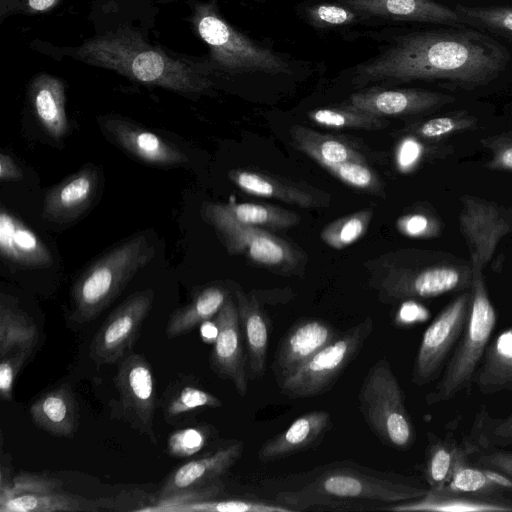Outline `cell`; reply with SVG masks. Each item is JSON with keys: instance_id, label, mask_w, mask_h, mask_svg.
Returning <instances> with one entry per match:
<instances>
[{"instance_id": "cell-1", "label": "cell", "mask_w": 512, "mask_h": 512, "mask_svg": "<svg viewBox=\"0 0 512 512\" xmlns=\"http://www.w3.org/2000/svg\"><path fill=\"white\" fill-rule=\"evenodd\" d=\"M510 60L505 46L472 29L401 36L376 58L356 67L353 83L444 81L463 88L488 84Z\"/></svg>"}, {"instance_id": "cell-2", "label": "cell", "mask_w": 512, "mask_h": 512, "mask_svg": "<svg viewBox=\"0 0 512 512\" xmlns=\"http://www.w3.org/2000/svg\"><path fill=\"white\" fill-rule=\"evenodd\" d=\"M64 51L65 55L87 65L184 96H199L213 88L203 67L169 55L127 26L96 35Z\"/></svg>"}, {"instance_id": "cell-3", "label": "cell", "mask_w": 512, "mask_h": 512, "mask_svg": "<svg viewBox=\"0 0 512 512\" xmlns=\"http://www.w3.org/2000/svg\"><path fill=\"white\" fill-rule=\"evenodd\" d=\"M415 479L371 469L350 461L319 466L275 495L291 512L340 509L361 504L393 505L426 494ZM384 509V508H383Z\"/></svg>"}, {"instance_id": "cell-4", "label": "cell", "mask_w": 512, "mask_h": 512, "mask_svg": "<svg viewBox=\"0 0 512 512\" xmlns=\"http://www.w3.org/2000/svg\"><path fill=\"white\" fill-rule=\"evenodd\" d=\"M154 256L155 247L144 233L113 247L75 282L71 319L82 324L100 315Z\"/></svg>"}, {"instance_id": "cell-5", "label": "cell", "mask_w": 512, "mask_h": 512, "mask_svg": "<svg viewBox=\"0 0 512 512\" xmlns=\"http://www.w3.org/2000/svg\"><path fill=\"white\" fill-rule=\"evenodd\" d=\"M188 20L208 47L212 68L227 74L292 73L284 58L257 45L228 23L214 2H194Z\"/></svg>"}, {"instance_id": "cell-6", "label": "cell", "mask_w": 512, "mask_h": 512, "mask_svg": "<svg viewBox=\"0 0 512 512\" xmlns=\"http://www.w3.org/2000/svg\"><path fill=\"white\" fill-rule=\"evenodd\" d=\"M471 307L465 328L441 379L426 395L429 405L451 400L469 389L497 324V312L490 300L483 273H472Z\"/></svg>"}, {"instance_id": "cell-7", "label": "cell", "mask_w": 512, "mask_h": 512, "mask_svg": "<svg viewBox=\"0 0 512 512\" xmlns=\"http://www.w3.org/2000/svg\"><path fill=\"white\" fill-rule=\"evenodd\" d=\"M357 398L365 422L381 442L400 451L413 446L415 428L386 356L369 368Z\"/></svg>"}, {"instance_id": "cell-8", "label": "cell", "mask_w": 512, "mask_h": 512, "mask_svg": "<svg viewBox=\"0 0 512 512\" xmlns=\"http://www.w3.org/2000/svg\"><path fill=\"white\" fill-rule=\"evenodd\" d=\"M469 261L448 252L422 251L417 262L392 268L380 282L383 301L427 299L469 290Z\"/></svg>"}, {"instance_id": "cell-9", "label": "cell", "mask_w": 512, "mask_h": 512, "mask_svg": "<svg viewBox=\"0 0 512 512\" xmlns=\"http://www.w3.org/2000/svg\"><path fill=\"white\" fill-rule=\"evenodd\" d=\"M209 223L231 254H244L257 264L279 273H289L300 265L299 251L265 229L236 220L226 203L208 202L202 206Z\"/></svg>"}, {"instance_id": "cell-10", "label": "cell", "mask_w": 512, "mask_h": 512, "mask_svg": "<svg viewBox=\"0 0 512 512\" xmlns=\"http://www.w3.org/2000/svg\"><path fill=\"white\" fill-rule=\"evenodd\" d=\"M374 329L372 318L352 326L320 349L278 386L291 399L321 395L332 388Z\"/></svg>"}, {"instance_id": "cell-11", "label": "cell", "mask_w": 512, "mask_h": 512, "mask_svg": "<svg viewBox=\"0 0 512 512\" xmlns=\"http://www.w3.org/2000/svg\"><path fill=\"white\" fill-rule=\"evenodd\" d=\"M470 289L461 292L433 319L422 335L411 381L423 386L435 380L459 341L469 317Z\"/></svg>"}, {"instance_id": "cell-12", "label": "cell", "mask_w": 512, "mask_h": 512, "mask_svg": "<svg viewBox=\"0 0 512 512\" xmlns=\"http://www.w3.org/2000/svg\"><path fill=\"white\" fill-rule=\"evenodd\" d=\"M460 231L467 243L472 273H483L499 241L512 232V208L480 197L460 199Z\"/></svg>"}, {"instance_id": "cell-13", "label": "cell", "mask_w": 512, "mask_h": 512, "mask_svg": "<svg viewBox=\"0 0 512 512\" xmlns=\"http://www.w3.org/2000/svg\"><path fill=\"white\" fill-rule=\"evenodd\" d=\"M154 301V291H138L119 305L94 335L89 349L97 366L118 362L133 346Z\"/></svg>"}, {"instance_id": "cell-14", "label": "cell", "mask_w": 512, "mask_h": 512, "mask_svg": "<svg viewBox=\"0 0 512 512\" xmlns=\"http://www.w3.org/2000/svg\"><path fill=\"white\" fill-rule=\"evenodd\" d=\"M123 412L131 425L157 443L153 429L156 405L154 376L141 354H130L119 365L115 378Z\"/></svg>"}, {"instance_id": "cell-15", "label": "cell", "mask_w": 512, "mask_h": 512, "mask_svg": "<svg viewBox=\"0 0 512 512\" xmlns=\"http://www.w3.org/2000/svg\"><path fill=\"white\" fill-rule=\"evenodd\" d=\"M218 336L210 353L211 369L222 379L230 380L237 393L245 396L249 374L246 368L247 354L243 347L237 304L229 296L214 318Z\"/></svg>"}, {"instance_id": "cell-16", "label": "cell", "mask_w": 512, "mask_h": 512, "mask_svg": "<svg viewBox=\"0 0 512 512\" xmlns=\"http://www.w3.org/2000/svg\"><path fill=\"white\" fill-rule=\"evenodd\" d=\"M337 336L336 329L326 320L311 317L298 319L283 335L274 354L271 370L277 384Z\"/></svg>"}, {"instance_id": "cell-17", "label": "cell", "mask_w": 512, "mask_h": 512, "mask_svg": "<svg viewBox=\"0 0 512 512\" xmlns=\"http://www.w3.org/2000/svg\"><path fill=\"white\" fill-rule=\"evenodd\" d=\"M451 95L422 89H380L377 87L351 94L344 105L378 116H409L451 104Z\"/></svg>"}, {"instance_id": "cell-18", "label": "cell", "mask_w": 512, "mask_h": 512, "mask_svg": "<svg viewBox=\"0 0 512 512\" xmlns=\"http://www.w3.org/2000/svg\"><path fill=\"white\" fill-rule=\"evenodd\" d=\"M103 131L114 143L136 159L155 166L175 167L188 164V156L159 135L114 116L100 120Z\"/></svg>"}, {"instance_id": "cell-19", "label": "cell", "mask_w": 512, "mask_h": 512, "mask_svg": "<svg viewBox=\"0 0 512 512\" xmlns=\"http://www.w3.org/2000/svg\"><path fill=\"white\" fill-rule=\"evenodd\" d=\"M100 188V172L87 165L50 188L43 200L42 217L64 224L81 217L93 204Z\"/></svg>"}, {"instance_id": "cell-20", "label": "cell", "mask_w": 512, "mask_h": 512, "mask_svg": "<svg viewBox=\"0 0 512 512\" xmlns=\"http://www.w3.org/2000/svg\"><path fill=\"white\" fill-rule=\"evenodd\" d=\"M384 510L396 512H512V500L502 495L428 488L422 497L390 505Z\"/></svg>"}, {"instance_id": "cell-21", "label": "cell", "mask_w": 512, "mask_h": 512, "mask_svg": "<svg viewBox=\"0 0 512 512\" xmlns=\"http://www.w3.org/2000/svg\"><path fill=\"white\" fill-rule=\"evenodd\" d=\"M331 427L329 412L315 410L305 413L284 431L264 442L258 451V459L267 463L308 450L320 442Z\"/></svg>"}, {"instance_id": "cell-22", "label": "cell", "mask_w": 512, "mask_h": 512, "mask_svg": "<svg viewBox=\"0 0 512 512\" xmlns=\"http://www.w3.org/2000/svg\"><path fill=\"white\" fill-rule=\"evenodd\" d=\"M242 442H235L199 459L191 460L174 470L162 485L159 497L194 489L217 481L240 459Z\"/></svg>"}, {"instance_id": "cell-23", "label": "cell", "mask_w": 512, "mask_h": 512, "mask_svg": "<svg viewBox=\"0 0 512 512\" xmlns=\"http://www.w3.org/2000/svg\"><path fill=\"white\" fill-rule=\"evenodd\" d=\"M359 14L427 23H465L456 9L433 0H341Z\"/></svg>"}, {"instance_id": "cell-24", "label": "cell", "mask_w": 512, "mask_h": 512, "mask_svg": "<svg viewBox=\"0 0 512 512\" xmlns=\"http://www.w3.org/2000/svg\"><path fill=\"white\" fill-rule=\"evenodd\" d=\"M28 100L38 122L53 139H61L69 129L64 81L49 73L36 74L29 82Z\"/></svg>"}, {"instance_id": "cell-25", "label": "cell", "mask_w": 512, "mask_h": 512, "mask_svg": "<svg viewBox=\"0 0 512 512\" xmlns=\"http://www.w3.org/2000/svg\"><path fill=\"white\" fill-rule=\"evenodd\" d=\"M0 252L7 261L26 268L53 263L49 248L38 235L5 209L0 212Z\"/></svg>"}, {"instance_id": "cell-26", "label": "cell", "mask_w": 512, "mask_h": 512, "mask_svg": "<svg viewBox=\"0 0 512 512\" xmlns=\"http://www.w3.org/2000/svg\"><path fill=\"white\" fill-rule=\"evenodd\" d=\"M241 331L246 345L249 378H261L266 371L269 345L268 318L254 295L235 291Z\"/></svg>"}, {"instance_id": "cell-27", "label": "cell", "mask_w": 512, "mask_h": 512, "mask_svg": "<svg viewBox=\"0 0 512 512\" xmlns=\"http://www.w3.org/2000/svg\"><path fill=\"white\" fill-rule=\"evenodd\" d=\"M472 383L483 394L512 391V326L489 342Z\"/></svg>"}, {"instance_id": "cell-28", "label": "cell", "mask_w": 512, "mask_h": 512, "mask_svg": "<svg viewBox=\"0 0 512 512\" xmlns=\"http://www.w3.org/2000/svg\"><path fill=\"white\" fill-rule=\"evenodd\" d=\"M34 423L59 437H72L77 427V406L72 390L62 385L39 397L30 407Z\"/></svg>"}, {"instance_id": "cell-29", "label": "cell", "mask_w": 512, "mask_h": 512, "mask_svg": "<svg viewBox=\"0 0 512 512\" xmlns=\"http://www.w3.org/2000/svg\"><path fill=\"white\" fill-rule=\"evenodd\" d=\"M228 175L236 186L248 194L274 198L304 208L317 206L314 195L295 183L246 169L231 170Z\"/></svg>"}, {"instance_id": "cell-30", "label": "cell", "mask_w": 512, "mask_h": 512, "mask_svg": "<svg viewBox=\"0 0 512 512\" xmlns=\"http://www.w3.org/2000/svg\"><path fill=\"white\" fill-rule=\"evenodd\" d=\"M290 136L294 146L320 166L350 161L366 162L365 156L344 139L321 134L300 125L291 127Z\"/></svg>"}, {"instance_id": "cell-31", "label": "cell", "mask_w": 512, "mask_h": 512, "mask_svg": "<svg viewBox=\"0 0 512 512\" xmlns=\"http://www.w3.org/2000/svg\"><path fill=\"white\" fill-rule=\"evenodd\" d=\"M468 454L458 459L450 478L441 488L454 492L486 495L512 492V477L496 469L470 464Z\"/></svg>"}, {"instance_id": "cell-32", "label": "cell", "mask_w": 512, "mask_h": 512, "mask_svg": "<svg viewBox=\"0 0 512 512\" xmlns=\"http://www.w3.org/2000/svg\"><path fill=\"white\" fill-rule=\"evenodd\" d=\"M229 296V293L220 286L202 289L190 303L172 313L166 325L167 338L181 336L215 317Z\"/></svg>"}, {"instance_id": "cell-33", "label": "cell", "mask_w": 512, "mask_h": 512, "mask_svg": "<svg viewBox=\"0 0 512 512\" xmlns=\"http://www.w3.org/2000/svg\"><path fill=\"white\" fill-rule=\"evenodd\" d=\"M99 510L97 501L62 490L22 494L0 501L1 512H95Z\"/></svg>"}, {"instance_id": "cell-34", "label": "cell", "mask_w": 512, "mask_h": 512, "mask_svg": "<svg viewBox=\"0 0 512 512\" xmlns=\"http://www.w3.org/2000/svg\"><path fill=\"white\" fill-rule=\"evenodd\" d=\"M39 339L37 326L2 294L0 301V356L16 349L32 352Z\"/></svg>"}, {"instance_id": "cell-35", "label": "cell", "mask_w": 512, "mask_h": 512, "mask_svg": "<svg viewBox=\"0 0 512 512\" xmlns=\"http://www.w3.org/2000/svg\"><path fill=\"white\" fill-rule=\"evenodd\" d=\"M468 453L452 440H443L429 433L425 454L424 476L428 488L443 487L451 476L458 459Z\"/></svg>"}, {"instance_id": "cell-36", "label": "cell", "mask_w": 512, "mask_h": 512, "mask_svg": "<svg viewBox=\"0 0 512 512\" xmlns=\"http://www.w3.org/2000/svg\"><path fill=\"white\" fill-rule=\"evenodd\" d=\"M226 206L241 223L260 228L287 229L297 225L299 215L293 211L262 203H237L231 199Z\"/></svg>"}, {"instance_id": "cell-37", "label": "cell", "mask_w": 512, "mask_h": 512, "mask_svg": "<svg viewBox=\"0 0 512 512\" xmlns=\"http://www.w3.org/2000/svg\"><path fill=\"white\" fill-rule=\"evenodd\" d=\"M477 126V118L474 115L466 110H459L414 123L409 127V130L420 140L436 142L445 140L457 133L474 130Z\"/></svg>"}, {"instance_id": "cell-38", "label": "cell", "mask_w": 512, "mask_h": 512, "mask_svg": "<svg viewBox=\"0 0 512 512\" xmlns=\"http://www.w3.org/2000/svg\"><path fill=\"white\" fill-rule=\"evenodd\" d=\"M308 117L320 126L335 129L375 130L384 128L388 124L384 117H378L347 105L314 109L308 113Z\"/></svg>"}, {"instance_id": "cell-39", "label": "cell", "mask_w": 512, "mask_h": 512, "mask_svg": "<svg viewBox=\"0 0 512 512\" xmlns=\"http://www.w3.org/2000/svg\"><path fill=\"white\" fill-rule=\"evenodd\" d=\"M165 512H291L278 502L209 498L168 507Z\"/></svg>"}, {"instance_id": "cell-40", "label": "cell", "mask_w": 512, "mask_h": 512, "mask_svg": "<svg viewBox=\"0 0 512 512\" xmlns=\"http://www.w3.org/2000/svg\"><path fill=\"white\" fill-rule=\"evenodd\" d=\"M372 216L371 209H364L337 219L323 228L321 239L332 248L343 249L365 234Z\"/></svg>"}, {"instance_id": "cell-41", "label": "cell", "mask_w": 512, "mask_h": 512, "mask_svg": "<svg viewBox=\"0 0 512 512\" xmlns=\"http://www.w3.org/2000/svg\"><path fill=\"white\" fill-rule=\"evenodd\" d=\"M322 167L352 188L370 193H379L382 188L379 177L366 162L328 163Z\"/></svg>"}, {"instance_id": "cell-42", "label": "cell", "mask_w": 512, "mask_h": 512, "mask_svg": "<svg viewBox=\"0 0 512 512\" xmlns=\"http://www.w3.org/2000/svg\"><path fill=\"white\" fill-rule=\"evenodd\" d=\"M455 9L465 23L512 33V7H479L458 4Z\"/></svg>"}, {"instance_id": "cell-43", "label": "cell", "mask_w": 512, "mask_h": 512, "mask_svg": "<svg viewBox=\"0 0 512 512\" xmlns=\"http://www.w3.org/2000/svg\"><path fill=\"white\" fill-rule=\"evenodd\" d=\"M222 401L215 395L193 386L183 387L164 408L166 419L176 418L200 408H218Z\"/></svg>"}, {"instance_id": "cell-44", "label": "cell", "mask_w": 512, "mask_h": 512, "mask_svg": "<svg viewBox=\"0 0 512 512\" xmlns=\"http://www.w3.org/2000/svg\"><path fill=\"white\" fill-rule=\"evenodd\" d=\"M63 482L44 475L21 472L11 482L0 483V501L22 494L62 490Z\"/></svg>"}, {"instance_id": "cell-45", "label": "cell", "mask_w": 512, "mask_h": 512, "mask_svg": "<svg viewBox=\"0 0 512 512\" xmlns=\"http://www.w3.org/2000/svg\"><path fill=\"white\" fill-rule=\"evenodd\" d=\"M480 144L491 153L490 160L485 163L486 168L512 172V132L484 137Z\"/></svg>"}, {"instance_id": "cell-46", "label": "cell", "mask_w": 512, "mask_h": 512, "mask_svg": "<svg viewBox=\"0 0 512 512\" xmlns=\"http://www.w3.org/2000/svg\"><path fill=\"white\" fill-rule=\"evenodd\" d=\"M207 442L203 428L190 427L171 434L167 442L168 453L177 458L190 457L198 453Z\"/></svg>"}, {"instance_id": "cell-47", "label": "cell", "mask_w": 512, "mask_h": 512, "mask_svg": "<svg viewBox=\"0 0 512 512\" xmlns=\"http://www.w3.org/2000/svg\"><path fill=\"white\" fill-rule=\"evenodd\" d=\"M307 16L315 26L331 27L354 22L358 18V12L344 6L318 4L308 8Z\"/></svg>"}, {"instance_id": "cell-48", "label": "cell", "mask_w": 512, "mask_h": 512, "mask_svg": "<svg viewBox=\"0 0 512 512\" xmlns=\"http://www.w3.org/2000/svg\"><path fill=\"white\" fill-rule=\"evenodd\" d=\"M478 442L485 449L512 445V414L504 419L485 417Z\"/></svg>"}, {"instance_id": "cell-49", "label": "cell", "mask_w": 512, "mask_h": 512, "mask_svg": "<svg viewBox=\"0 0 512 512\" xmlns=\"http://www.w3.org/2000/svg\"><path fill=\"white\" fill-rule=\"evenodd\" d=\"M30 354L28 351L16 349L1 358L0 395L3 400L12 399L16 376Z\"/></svg>"}, {"instance_id": "cell-50", "label": "cell", "mask_w": 512, "mask_h": 512, "mask_svg": "<svg viewBox=\"0 0 512 512\" xmlns=\"http://www.w3.org/2000/svg\"><path fill=\"white\" fill-rule=\"evenodd\" d=\"M64 0H0V23L15 14L41 15L55 9Z\"/></svg>"}, {"instance_id": "cell-51", "label": "cell", "mask_w": 512, "mask_h": 512, "mask_svg": "<svg viewBox=\"0 0 512 512\" xmlns=\"http://www.w3.org/2000/svg\"><path fill=\"white\" fill-rule=\"evenodd\" d=\"M397 229L408 237L426 238L439 232V224L423 213H411L400 217L396 222Z\"/></svg>"}, {"instance_id": "cell-52", "label": "cell", "mask_w": 512, "mask_h": 512, "mask_svg": "<svg viewBox=\"0 0 512 512\" xmlns=\"http://www.w3.org/2000/svg\"><path fill=\"white\" fill-rule=\"evenodd\" d=\"M478 465L496 469L512 477V452L487 448L475 457Z\"/></svg>"}, {"instance_id": "cell-53", "label": "cell", "mask_w": 512, "mask_h": 512, "mask_svg": "<svg viewBox=\"0 0 512 512\" xmlns=\"http://www.w3.org/2000/svg\"><path fill=\"white\" fill-rule=\"evenodd\" d=\"M421 155V145L414 139H406L398 148L397 164L401 170H408Z\"/></svg>"}, {"instance_id": "cell-54", "label": "cell", "mask_w": 512, "mask_h": 512, "mask_svg": "<svg viewBox=\"0 0 512 512\" xmlns=\"http://www.w3.org/2000/svg\"><path fill=\"white\" fill-rule=\"evenodd\" d=\"M23 172L10 155L0 154V179L1 181H19L23 178Z\"/></svg>"}, {"instance_id": "cell-55", "label": "cell", "mask_w": 512, "mask_h": 512, "mask_svg": "<svg viewBox=\"0 0 512 512\" xmlns=\"http://www.w3.org/2000/svg\"><path fill=\"white\" fill-rule=\"evenodd\" d=\"M201 339L208 344H214L218 336V325L215 320H206L200 324Z\"/></svg>"}]
</instances>
